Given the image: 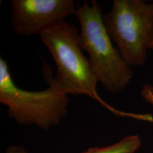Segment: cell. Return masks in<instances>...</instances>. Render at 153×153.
Segmentation results:
<instances>
[{"instance_id": "6da1fadb", "label": "cell", "mask_w": 153, "mask_h": 153, "mask_svg": "<svg viewBox=\"0 0 153 153\" xmlns=\"http://www.w3.org/2000/svg\"><path fill=\"white\" fill-rule=\"evenodd\" d=\"M79 33L74 25L64 21L48 28L40 35L56 67L57 73L53 77L55 83L66 94L87 96L118 116L153 123L152 115L120 111L99 97L97 91L99 82L89 60L82 52Z\"/></svg>"}, {"instance_id": "7a4b0ae2", "label": "cell", "mask_w": 153, "mask_h": 153, "mask_svg": "<svg viewBox=\"0 0 153 153\" xmlns=\"http://www.w3.org/2000/svg\"><path fill=\"white\" fill-rule=\"evenodd\" d=\"M52 71L45 63L42 72L46 89L26 90L16 85L8 63L0 58V102L7 107L9 118L19 125H34L45 131L60 123L68 115L69 97L55 83Z\"/></svg>"}, {"instance_id": "3957f363", "label": "cell", "mask_w": 153, "mask_h": 153, "mask_svg": "<svg viewBox=\"0 0 153 153\" xmlns=\"http://www.w3.org/2000/svg\"><path fill=\"white\" fill-rule=\"evenodd\" d=\"M75 16L80 25V46L89 55L98 82L108 92H121L131 83L133 71L113 45L103 21L101 6L95 0L91 5L85 1L78 6Z\"/></svg>"}, {"instance_id": "277c9868", "label": "cell", "mask_w": 153, "mask_h": 153, "mask_svg": "<svg viewBox=\"0 0 153 153\" xmlns=\"http://www.w3.org/2000/svg\"><path fill=\"white\" fill-rule=\"evenodd\" d=\"M103 21L126 62L131 67L144 65L153 40V3L114 0Z\"/></svg>"}, {"instance_id": "5b68a950", "label": "cell", "mask_w": 153, "mask_h": 153, "mask_svg": "<svg viewBox=\"0 0 153 153\" xmlns=\"http://www.w3.org/2000/svg\"><path fill=\"white\" fill-rule=\"evenodd\" d=\"M11 27L17 35H41L55 24L75 15L73 0H11Z\"/></svg>"}, {"instance_id": "8992f818", "label": "cell", "mask_w": 153, "mask_h": 153, "mask_svg": "<svg viewBox=\"0 0 153 153\" xmlns=\"http://www.w3.org/2000/svg\"><path fill=\"white\" fill-rule=\"evenodd\" d=\"M141 139L137 135L126 136L114 144L104 147H92L81 153H135L140 148Z\"/></svg>"}, {"instance_id": "52a82bcc", "label": "cell", "mask_w": 153, "mask_h": 153, "mask_svg": "<svg viewBox=\"0 0 153 153\" xmlns=\"http://www.w3.org/2000/svg\"><path fill=\"white\" fill-rule=\"evenodd\" d=\"M6 153H28L22 145H11L7 150Z\"/></svg>"}, {"instance_id": "ba28073f", "label": "cell", "mask_w": 153, "mask_h": 153, "mask_svg": "<svg viewBox=\"0 0 153 153\" xmlns=\"http://www.w3.org/2000/svg\"><path fill=\"white\" fill-rule=\"evenodd\" d=\"M150 50H153V40H152V44H151V46H150Z\"/></svg>"}]
</instances>
